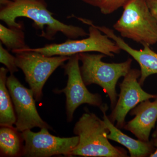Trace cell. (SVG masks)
Instances as JSON below:
<instances>
[{"label": "cell", "instance_id": "obj_1", "mask_svg": "<svg viewBox=\"0 0 157 157\" xmlns=\"http://www.w3.org/2000/svg\"><path fill=\"white\" fill-rule=\"evenodd\" d=\"M4 6L0 11V19L10 28L21 29L16 22L18 17H26L33 21L34 25L42 31L41 36L52 39L57 33H61L69 39H75L88 36L82 28L65 24L53 17L45 4L39 0H1Z\"/></svg>", "mask_w": 157, "mask_h": 157}, {"label": "cell", "instance_id": "obj_2", "mask_svg": "<svg viewBox=\"0 0 157 157\" xmlns=\"http://www.w3.org/2000/svg\"><path fill=\"white\" fill-rule=\"evenodd\" d=\"M73 133L78 136L79 141L70 156L129 157L125 149L113 146L109 142L107 125L94 113L87 111L83 113L75 124Z\"/></svg>", "mask_w": 157, "mask_h": 157}, {"label": "cell", "instance_id": "obj_3", "mask_svg": "<svg viewBox=\"0 0 157 157\" xmlns=\"http://www.w3.org/2000/svg\"><path fill=\"white\" fill-rule=\"evenodd\" d=\"M82 80L86 85H98L103 89L109 99L111 109L115 107L118 94L116 87L119 79L127 75L131 69L132 59L128 58L120 63H107L102 59L107 57L102 53L78 54Z\"/></svg>", "mask_w": 157, "mask_h": 157}, {"label": "cell", "instance_id": "obj_4", "mask_svg": "<svg viewBox=\"0 0 157 157\" xmlns=\"http://www.w3.org/2000/svg\"><path fill=\"white\" fill-rule=\"evenodd\" d=\"M121 16L113 28L121 37L144 45L157 43V20L147 0H130L124 6Z\"/></svg>", "mask_w": 157, "mask_h": 157}, {"label": "cell", "instance_id": "obj_5", "mask_svg": "<svg viewBox=\"0 0 157 157\" xmlns=\"http://www.w3.org/2000/svg\"><path fill=\"white\" fill-rule=\"evenodd\" d=\"M83 23L89 25L87 38L82 39H69L58 44H52L41 48H32L46 56H70L84 52H97L109 57L120 53L121 49L114 41L96 27L92 21L78 17Z\"/></svg>", "mask_w": 157, "mask_h": 157}, {"label": "cell", "instance_id": "obj_6", "mask_svg": "<svg viewBox=\"0 0 157 157\" xmlns=\"http://www.w3.org/2000/svg\"><path fill=\"white\" fill-rule=\"evenodd\" d=\"M16 54V63L22 70L25 80L33 92L36 101H41L42 89L57 68L63 65L70 56H46L30 48L12 51Z\"/></svg>", "mask_w": 157, "mask_h": 157}, {"label": "cell", "instance_id": "obj_7", "mask_svg": "<svg viewBox=\"0 0 157 157\" xmlns=\"http://www.w3.org/2000/svg\"><path fill=\"white\" fill-rule=\"evenodd\" d=\"M7 87L16 112L15 129L22 132L34 128H52L39 116L36 106L33 92L25 87L13 75L7 77Z\"/></svg>", "mask_w": 157, "mask_h": 157}, {"label": "cell", "instance_id": "obj_8", "mask_svg": "<svg viewBox=\"0 0 157 157\" xmlns=\"http://www.w3.org/2000/svg\"><path fill=\"white\" fill-rule=\"evenodd\" d=\"M47 128L35 133L31 130L21 132L25 141L22 155L29 157H48L58 155L70 156L77 146L79 137H60L52 135Z\"/></svg>", "mask_w": 157, "mask_h": 157}, {"label": "cell", "instance_id": "obj_9", "mask_svg": "<svg viewBox=\"0 0 157 157\" xmlns=\"http://www.w3.org/2000/svg\"><path fill=\"white\" fill-rule=\"evenodd\" d=\"M78 55L70 56L64 65L65 73L68 76L67 86L59 92L66 95V108L68 121L73 120V114L82 104H88L100 108L103 104L102 97L98 94L90 92L82 80L79 66Z\"/></svg>", "mask_w": 157, "mask_h": 157}, {"label": "cell", "instance_id": "obj_10", "mask_svg": "<svg viewBox=\"0 0 157 157\" xmlns=\"http://www.w3.org/2000/svg\"><path fill=\"white\" fill-rule=\"evenodd\" d=\"M140 71L131 69L121 83H120V94L115 107L108 117L119 129H123L126 116L132 109L144 101L157 98V94H151L144 90L139 82Z\"/></svg>", "mask_w": 157, "mask_h": 157}, {"label": "cell", "instance_id": "obj_11", "mask_svg": "<svg viewBox=\"0 0 157 157\" xmlns=\"http://www.w3.org/2000/svg\"><path fill=\"white\" fill-rule=\"evenodd\" d=\"M135 117L126 123L123 129L132 133L137 139L143 141H150L152 129L157 121V98L153 101H144L130 111Z\"/></svg>", "mask_w": 157, "mask_h": 157}, {"label": "cell", "instance_id": "obj_12", "mask_svg": "<svg viewBox=\"0 0 157 157\" xmlns=\"http://www.w3.org/2000/svg\"><path fill=\"white\" fill-rule=\"evenodd\" d=\"M100 109L103 113V120L109 130V134L107 135L109 140L117 142L126 147L131 157H149L154 152L155 147L151 140L146 142L139 139L136 140L124 134L114 126L106 114L108 109L107 104H103Z\"/></svg>", "mask_w": 157, "mask_h": 157}, {"label": "cell", "instance_id": "obj_13", "mask_svg": "<svg viewBox=\"0 0 157 157\" xmlns=\"http://www.w3.org/2000/svg\"><path fill=\"white\" fill-rule=\"evenodd\" d=\"M150 46L144 45L143 49L140 50L132 48L127 43L122 46L123 50L130 55L140 66L139 82L141 86H143L148 76L157 74V53L152 50Z\"/></svg>", "mask_w": 157, "mask_h": 157}, {"label": "cell", "instance_id": "obj_14", "mask_svg": "<svg viewBox=\"0 0 157 157\" xmlns=\"http://www.w3.org/2000/svg\"><path fill=\"white\" fill-rule=\"evenodd\" d=\"M8 69L0 68V125L13 127L16 122L11 95L6 85Z\"/></svg>", "mask_w": 157, "mask_h": 157}, {"label": "cell", "instance_id": "obj_15", "mask_svg": "<svg viewBox=\"0 0 157 157\" xmlns=\"http://www.w3.org/2000/svg\"><path fill=\"white\" fill-rule=\"evenodd\" d=\"M13 127L3 126L0 129V150L6 156L15 157L22 155L24 146L21 134Z\"/></svg>", "mask_w": 157, "mask_h": 157}, {"label": "cell", "instance_id": "obj_16", "mask_svg": "<svg viewBox=\"0 0 157 157\" xmlns=\"http://www.w3.org/2000/svg\"><path fill=\"white\" fill-rule=\"evenodd\" d=\"M0 39L1 43L12 52L30 48L26 44L21 29L8 28L0 24Z\"/></svg>", "mask_w": 157, "mask_h": 157}, {"label": "cell", "instance_id": "obj_17", "mask_svg": "<svg viewBox=\"0 0 157 157\" xmlns=\"http://www.w3.org/2000/svg\"><path fill=\"white\" fill-rule=\"evenodd\" d=\"M0 62L6 66L11 74H13L18 71L16 63V57L11 54L8 51L3 47L0 43Z\"/></svg>", "mask_w": 157, "mask_h": 157}, {"label": "cell", "instance_id": "obj_18", "mask_svg": "<svg viewBox=\"0 0 157 157\" xmlns=\"http://www.w3.org/2000/svg\"><path fill=\"white\" fill-rule=\"evenodd\" d=\"M130 0H104L99 8L102 14L105 15L111 14L121 7H123Z\"/></svg>", "mask_w": 157, "mask_h": 157}, {"label": "cell", "instance_id": "obj_19", "mask_svg": "<svg viewBox=\"0 0 157 157\" xmlns=\"http://www.w3.org/2000/svg\"><path fill=\"white\" fill-rule=\"evenodd\" d=\"M149 8L157 20V0H147Z\"/></svg>", "mask_w": 157, "mask_h": 157}, {"label": "cell", "instance_id": "obj_20", "mask_svg": "<svg viewBox=\"0 0 157 157\" xmlns=\"http://www.w3.org/2000/svg\"><path fill=\"white\" fill-rule=\"evenodd\" d=\"M85 3L100 8L104 3V0H82Z\"/></svg>", "mask_w": 157, "mask_h": 157}, {"label": "cell", "instance_id": "obj_21", "mask_svg": "<svg viewBox=\"0 0 157 157\" xmlns=\"http://www.w3.org/2000/svg\"><path fill=\"white\" fill-rule=\"evenodd\" d=\"M151 140L155 147V149L154 152L150 155L149 157H157V138H152Z\"/></svg>", "mask_w": 157, "mask_h": 157}, {"label": "cell", "instance_id": "obj_22", "mask_svg": "<svg viewBox=\"0 0 157 157\" xmlns=\"http://www.w3.org/2000/svg\"><path fill=\"white\" fill-rule=\"evenodd\" d=\"M152 138H157V121L156 128V129L155 130L154 132H153L152 135Z\"/></svg>", "mask_w": 157, "mask_h": 157}, {"label": "cell", "instance_id": "obj_23", "mask_svg": "<svg viewBox=\"0 0 157 157\" xmlns=\"http://www.w3.org/2000/svg\"><path fill=\"white\" fill-rule=\"evenodd\" d=\"M14 1H15V0H14Z\"/></svg>", "mask_w": 157, "mask_h": 157}]
</instances>
